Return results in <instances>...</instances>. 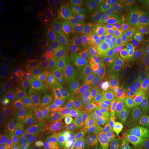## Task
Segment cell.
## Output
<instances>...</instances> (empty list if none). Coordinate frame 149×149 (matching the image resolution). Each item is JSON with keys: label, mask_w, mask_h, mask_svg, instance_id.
<instances>
[{"label": "cell", "mask_w": 149, "mask_h": 149, "mask_svg": "<svg viewBox=\"0 0 149 149\" xmlns=\"http://www.w3.org/2000/svg\"><path fill=\"white\" fill-rule=\"evenodd\" d=\"M128 71L141 84L149 81V48L137 47L128 52L126 59Z\"/></svg>", "instance_id": "cell-1"}, {"label": "cell", "mask_w": 149, "mask_h": 149, "mask_svg": "<svg viewBox=\"0 0 149 149\" xmlns=\"http://www.w3.org/2000/svg\"><path fill=\"white\" fill-rule=\"evenodd\" d=\"M117 86L119 95L126 105L130 106L144 99L143 86L125 67L120 68Z\"/></svg>", "instance_id": "cell-2"}, {"label": "cell", "mask_w": 149, "mask_h": 149, "mask_svg": "<svg viewBox=\"0 0 149 149\" xmlns=\"http://www.w3.org/2000/svg\"><path fill=\"white\" fill-rule=\"evenodd\" d=\"M96 47L105 58L114 64L117 68H124L123 50L124 48L114 37L111 34H98L94 39Z\"/></svg>", "instance_id": "cell-3"}, {"label": "cell", "mask_w": 149, "mask_h": 149, "mask_svg": "<svg viewBox=\"0 0 149 149\" xmlns=\"http://www.w3.org/2000/svg\"><path fill=\"white\" fill-rule=\"evenodd\" d=\"M122 45L123 48H130L134 44V37L130 24L123 19L117 18L111 26L110 33Z\"/></svg>", "instance_id": "cell-4"}, {"label": "cell", "mask_w": 149, "mask_h": 149, "mask_svg": "<svg viewBox=\"0 0 149 149\" xmlns=\"http://www.w3.org/2000/svg\"><path fill=\"white\" fill-rule=\"evenodd\" d=\"M114 119L111 117L97 116L92 120L91 126V139L95 144H102L109 132V127Z\"/></svg>", "instance_id": "cell-5"}, {"label": "cell", "mask_w": 149, "mask_h": 149, "mask_svg": "<svg viewBox=\"0 0 149 149\" xmlns=\"http://www.w3.org/2000/svg\"><path fill=\"white\" fill-rule=\"evenodd\" d=\"M123 115L133 123L136 127L149 118V106L146 100L143 99L128 106Z\"/></svg>", "instance_id": "cell-6"}, {"label": "cell", "mask_w": 149, "mask_h": 149, "mask_svg": "<svg viewBox=\"0 0 149 149\" xmlns=\"http://www.w3.org/2000/svg\"><path fill=\"white\" fill-rule=\"evenodd\" d=\"M28 66L31 72L42 74L48 70L49 66V57L45 51L37 49L30 55Z\"/></svg>", "instance_id": "cell-7"}, {"label": "cell", "mask_w": 149, "mask_h": 149, "mask_svg": "<svg viewBox=\"0 0 149 149\" xmlns=\"http://www.w3.org/2000/svg\"><path fill=\"white\" fill-rule=\"evenodd\" d=\"M117 4L122 11L125 20L129 24H141L142 22V14L139 10L137 3L134 0H120Z\"/></svg>", "instance_id": "cell-8"}, {"label": "cell", "mask_w": 149, "mask_h": 149, "mask_svg": "<svg viewBox=\"0 0 149 149\" xmlns=\"http://www.w3.org/2000/svg\"><path fill=\"white\" fill-rule=\"evenodd\" d=\"M122 110V107L118 102L113 99H107L95 104L92 113L98 116L113 117L120 115Z\"/></svg>", "instance_id": "cell-9"}, {"label": "cell", "mask_w": 149, "mask_h": 149, "mask_svg": "<svg viewBox=\"0 0 149 149\" xmlns=\"http://www.w3.org/2000/svg\"><path fill=\"white\" fill-rule=\"evenodd\" d=\"M82 133V127L79 124L72 125L59 126L49 134V139L52 141L62 139H72L80 136Z\"/></svg>", "instance_id": "cell-10"}, {"label": "cell", "mask_w": 149, "mask_h": 149, "mask_svg": "<svg viewBox=\"0 0 149 149\" xmlns=\"http://www.w3.org/2000/svg\"><path fill=\"white\" fill-rule=\"evenodd\" d=\"M102 91V86L97 78L82 80L77 86V92L84 98H93L98 95Z\"/></svg>", "instance_id": "cell-11"}, {"label": "cell", "mask_w": 149, "mask_h": 149, "mask_svg": "<svg viewBox=\"0 0 149 149\" xmlns=\"http://www.w3.org/2000/svg\"><path fill=\"white\" fill-rule=\"evenodd\" d=\"M26 113L31 120L36 122H44L48 118L47 110L36 100H30L27 102Z\"/></svg>", "instance_id": "cell-12"}, {"label": "cell", "mask_w": 149, "mask_h": 149, "mask_svg": "<svg viewBox=\"0 0 149 149\" xmlns=\"http://www.w3.org/2000/svg\"><path fill=\"white\" fill-rule=\"evenodd\" d=\"M86 19L89 26L95 32L98 33L99 34H107V31L110 33L111 26L107 20L100 15L88 12L86 15Z\"/></svg>", "instance_id": "cell-13"}, {"label": "cell", "mask_w": 149, "mask_h": 149, "mask_svg": "<svg viewBox=\"0 0 149 149\" xmlns=\"http://www.w3.org/2000/svg\"><path fill=\"white\" fill-rule=\"evenodd\" d=\"M109 132L122 146L126 147V148H130L137 144L136 132L135 131L111 128Z\"/></svg>", "instance_id": "cell-14"}, {"label": "cell", "mask_w": 149, "mask_h": 149, "mask_svg": "<svg viewBox=\"0 0 149 149\" xmlns=\"http://www.w3.org/2000/svg\"><path fill=\"white\" fill-rule=\"evenodd\" d=\"M34 94L37 99L44 103H51L55 99L53 87L44 81H40L35 85Z\"/></svg>", "instance_id": "cell-15"}, {"label": "cell", "mask_w": 149, "mask_h": 149, "mask_svg": "<svg viewBox=\"0 0 149 149\" xmlns=\"http://www.w3.org/2000/svg\"><path fill=\"white\" fill-rule=\"evenodd\" d=\"M73 48L80 53H89L97 48L95 42L89 35H81L73 41Z\"/></svg>", "instance_id": "cell-16"}, {"label": "cell", "mask_w": 149, "mask_h": 149, "mask_svg": "<svg viewBox=\"0 0 149 149\" xmlns=\"http://www.w3.org/2000/svg\"><path fill=\"white\" fill-rule=\"evenodd\" d=\"M136 139L141 148L149 146V118L136 126Z\"/></svg>", "instance_id": "cell-17"}, {"label": "cell", "mask_w": 149, "mask_h": 149, "mask_svg": "<svg viewBox=\"0 0 149 149\" xmlns=\"http://www.w3.org/2000/svg\"><path fill=\"white\" fill-rule=\"evenodd\" d=\"M53 69L56 75L63 81L69 80L72 76V72L70 67L63 61H56L54 63Z\"/></svg>", "instance_id": "cell-18"}, {"label": "cell", "mask_w": 149, "mask_h": 149, "mask_svg": "<svg viewBox=\"0 0 149 149\" xmlns=\"http://www.w3.org/2000/svg\"><path fill=\"white\" fill-rule=\"evenodd\" d=\"M89 25L86 20L82 19L77 24H69L68 28V32L70 34L77 35L78 37L81 35H89L91 34Z\"/></svg>", "instance_id": "cell-19"}, {"label": "cell", "mask_w": 149, "mask_h": 149, "mask_svg": "<svg viewBox=\"0 0 149 149\" xmlns=\"http://www.w3.org/2000/svg\"><path fill=\"white\" fill-rule=\"evenodd\" d=\"M21 24L16 19H6L1 22V31L6 35H10L16 34L19 31Z\"/></svg>", "instance_id": "cell-20"}, {"label": "cell", "mask_w": 149, "mask_h": 149, "mask_svg": "<svg viewBox=\"0 0 149 149\" xmlns=\"http://www.w3.org/2000/svg\"><path fill=\"white\" fill-rule=\"evenodd\" d=\"M1 94L3 97L10 101L18 100L21 97L19 89L15 85L10 83H8L1 88Z\"/></svg>", "instance_id": "cell-21"}, {"label": "cell", "mask_w": 149, "mask_h": 149, "mask_svg": "<svg viewBox=\"0 0 149 149\" xmlns=\"http://www.w3.org/2000/svg\"><path fill=\"white\" fill-rule=\"evenodd\" d=\"M74 5L70 2H61L59 3L56 10V17L57 19L64 20L68 18L72 13Z\"/></svg>", "instance_id": "cell-22"}, {"label": "cell", "mask_w": 149, "mask_h": 149, "mask_svg": "<svg viewBox=\"0 0 149 149\" xmlns=\"http://www.w3.org/2000/svg\"><path fill=\"white\" fill-rule=\"evenodd\" d=\"M111 128L136 132V127L135 125L124 115L117 117L115 119L113 123V127Z\"/></svg>", "instance_id": "cell-23"}, {"label": "cell", "mask_w": 149, "mask_h": 149, "mask_svg": "<svg viewBox=\"0 0 149 149\" xmlns=\"http://www.w3.org/2000/svg\"><path fill=\"white\" fill-rule=\"evenodd\" d=\"M90 139L85 136H79L70 139L68 149H91Z\"/></svg>", "instance_id": "cell-24"}, {"label": "cell", "mask_w": 149, "mask_h": 149, "mask_svg": "<svg viewBox=\"0 0 149 149\" xmlns=\"http://www.w3.org/2000/svg\"><path fill=\"white\" fill-rule=\"evenodd\" d=\"M81 120V117L79 114L74 112H66L61 115L59 121L61 125H72V124H77Z\"/></svg>", "instance_id": "cell-25"}, {"label": "cell", "mask_w": 149, "mask_h": 149, "mask_svg": "<svg viewBox=\"0 0 149 149\" xmlns=\"http://www.w3.org/2000/svg\"><path fill=\"white\" fill-rule=\"evenodd\" d=\"M26 49L24 47H18L13 55V63L16 67L23 66L26 59Z\"/></svg>", "instance_id": "cell-26"}, {"label": "cell", "mask_w": 149, "mask_h": 149, "mask_svg": "<svg viewBox=\"0 0 149 149\" xmlns=\"http://www.w3.org/2000/svg\"><path fill=\"white\" fill-rule=\"evenodd\" d=\"M102 145L104 149H126V147L122 146L110 132H109Z\"/></svg>", "instance_id": "cell-27"}, {"label": "cell", "mask_w": 149, "mask_h": 149, "mask_svg": "<svg viewBox=\"0 0 149 149\" xmlns=\"http://www.w3.org/2000/svg\"><path fill=\"white\" fill-rule=\"evenodd\" d=\"M14 144L20 149H39L31 139L22 135H17L15 137Z\"/></svg>", "instance_id": "cell-28"}, {"label": "cell", "mask_w": 149, "mask_h": 149, "mask_svg": "<svg viewBox=\"0 0 149 149\" xmlns=\"http://www.w3.org/2000/svg\"><path fill=\"white\" fill-rule=\"evenodd\" d=\"M88 5L91 9V12L94 13L102 14L106 10V3L102 0H90Z\"/></svg>", "instance_id": "cell-29"}, {"label": "cell", "mask_w": 149, "mask_h": 149, "mask_svg": "<svg viewBox=\"0 0 149 149\" xmlns=\"http://www.w3.org/2000/svg\"><path fill=\"white\" fill-rule=\"evenodd\" d=\"M135 2L141 14L149 15V0H136Z\"/></svg>", "instance_id": "cell-30"}, {"label": "cell", "mask_w": 149, "mask_h": 149, "mask_svg": "<svg viewBox=\"0 0 149 149\" xmlns=\"http://www.w3.org/2000/svg\"><path fill=\"white\" fill-rule=\"evenodd\" d=\"M12 11V7L8 3L1 1L0 3V17L2 18L8 15Z\"/></svg>", "instance_id": "cell-31"}, {"label": "cell", "mask_w": 149, "mask_h": 149, "mask_svg": "<svg viewBox=\"0 0 149 149\" xmlns=\"http://www.w3.org/2000/svg\"><path fill=\"white\" fill-rule=\"evenodd\" d=\"M8 136V129L6 125L3 122L1 121L0 123V138L1 140H4Z\"/></svg>", "instance_id": "cell-32"}, {"label": "cell", "mask_w": 149, "mask_h": 149, "mask_svg": "<svg viewBox=\"0 0 149 149\" xmlns=\"http://www.w3.org/2000/svg\"><path fill=\"white\" fill-rule=\"evenodd\" d=\"M69 19V24H77L80 21H81L83 19L80 17L79 15L74 13H72L70 15V16L69 17V19Z\"/></svg>", "instance_id": "cell-33"}, {"label": "cell", "mask_w": 149, "mask_h": 149, "mask_svg": "<svg viewBox=\"0 0 149 149\" xmlns=\"http://www.w3.org/2000/svg\"><path fill=\"white\" fill-rule=\"evenodd\" d=\"M144 35H145V44L146 47L149 46V22L148 24L144 23Z\"/></svg>", "instance_id": "cell-34"}, {"label": "cell", "mask_w": 149, "mask_h": 149, "mask_svg": "<svg viewBox=\"0 0 149 149\" xmlns=\"http://www.w3.org/2000/svg\"><path fill=\"white\" fill-rule=\"evenodd\" d=\"M23 3L24 6L26 9H28V10H33V9H34L35 6H36V3H35V1H29V0L23 1V3Z\"/></svg>", "instance_id": "cell-35"}, {"label": "cell", "mask_w": 149, "mask_h": 149, "mask_svg": "<svg viewBox=\"0 0 149 149\" xmlns=\"http://www.w3.org/2000/svg\"><path fill=\"white\" fill-rule=\"evenodd\" d=\"M8 80L7 76L4 73L1 72V74H0V86H1V88H2L8 83Z\"/></svg>", "instance_id": "cell-36"}, {"label": "cell", "mask_w": 149, "mask_h": 149, "mask_svg": "<svg viewBox=\"0 0 149 149\" xmlns=\"http://www.w3.org/2000/svg\"><path fill=\"white\" fill-rule=\"evenodd\" d=\"M144 98L149 106V81L145 85Z\"/></svg>", "instance_id": "cell-37"}, {"label": "cell", "mask_w": 149, "mask_h": 149, "mask_svg": "<svg viewBox=\"0 0 149 149\" xmlns=\"http://www.w3.org/2000/svg\"><path fill=\"white\" fill-rule=\"evenodd\" d=\"M4 149H20V148H19L16 144H15L14 143L8 141V142L6 143Z\"/></svg>", "instance_id": "cell-38"}, {"label": "cell", "mask_w": 149, "mask_h": 149, "mask_svg": "<svg viewBox=\"0 0 149 149\" xmlns=\"http://www.w3.org/2000/svg\"><path fill=\"white\" fill-rule=\"evenodd\" d=\"M3 51H4V46L2 42H0V55H2L3 53Z\"/></svg>", "instance_id": "cell-39"}, {"label": "cell", "mask_w": 149, "mask_h": 149, "mask_svg": "<svg viewBox=\"0 0 149 149\" xmlns=\"http://www.w3.org/2000/svg\"><path fill=\"white\" fill-rule=\"evenodd\" d=\"M0 104H1V107H0L1 110H3L5 107V103L4 102H3V100H2V98H1V100H0Z\"/></svg>", "instance_id": "cell-40"}, {"label": "cell", "mask_w": 149, "mask_h": 149, "mask_svg": "<svg viewBox=\"0 0 149 149\" xmlns=\"http://www.w3.org/2000/svg\"><path fill=\"white\" fill-rule=\"evenodd\" d=\"M126 149H141V148L139 146H138V145H137V144H136L135 146L130 147V148H126Z\"/></svg>", "instance_id": "cell-41"}, {"label": "cell", "mask_w": 149, "mask_h": 149, "mask_svg": "<svg viewBox=\"0 0 149 149\" xmlns=\"http://www.w3.org/2000/svg\"><path fill=\"white\" fill-rule=\"evenodd\" d=\"M141 149H149V146H146V147H144V148H141Z\"/></svg>", "instance_id": "cell-42"}]
</instances>
